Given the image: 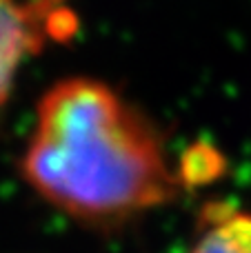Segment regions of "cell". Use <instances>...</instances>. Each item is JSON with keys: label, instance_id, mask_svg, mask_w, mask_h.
Here are the masks:
<instances>
[{"label": "cell", "instance_id": "1", "mask_svg": "<svg viewBox=\"0 0 251 253\" xmlns=\"http://www.w3.org/2000/svg\"><path fill=\"white\" fill-rule=\"evenodd\" d=\"M20 169L56 209L96 227L167 205L182 182L156 126L93 78H65L40 98Z\"/></svg>", "mask_w": 251, "mask_h": 253}, {"label": "cell", "instance_id": "2", "mask_svg": "<svg viewBox=\"0 0 251 253\" xmlns=\"http://www.w3.org/2000/svg\"><path fill=\"white\" fill-rule=\"evenodd\" d=\"M78 18L65 0H0V107L20 65L49 42L74 38Z\"/></svg>", "mask_w": 251, "mask_h": 253}, {"label": "cell", "instance_id": "3", "mask_svg": "<svg viewBox=\"0 0 251 253\" xmlns=\"http://www.w3.org/2000/svg\"><path fill=\"white\" fill-rule=\"evenodd\" d=\"M189 253H251V211L209 202L200 215V233Z\"/></svg>", "mask_w": 251, "mask_h": 253}]
</instances>
